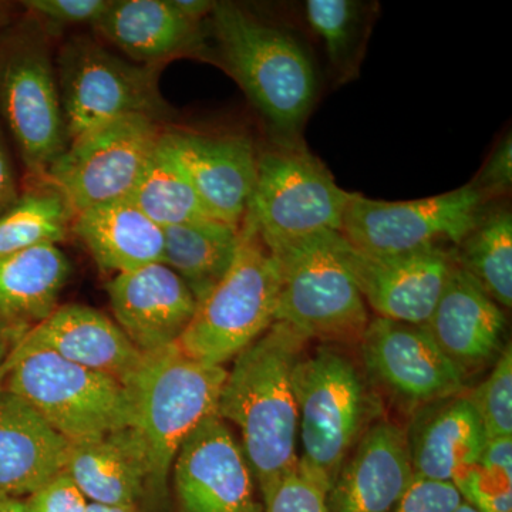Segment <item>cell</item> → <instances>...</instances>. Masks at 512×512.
<instances>
[{"instance_id":"19","label":"cell","mask_w":512,"mask_h":512,"mask_svg":"<svg viewBox=\"0 0 512 512\" xmlns=\"http://www.w3.org/2000/svg\"><path fill=\"white\" fill-rule=\"evenodd\" d=\"M406 433L390 421L365 431L328 494L329 512H392L414 480Z\"/></svg>"},{"instance_id":"4","label":"cell","mask_w":512,"mask_h":512,"mask_svg":"<svg viewBox=\"0 0 512 512\" xmlns=\"http://www.w3.org/2000/svg\"><path fill=\"white\" fill-rule=\"evenodd\" d=\"M227 370L184 355L177 345L144 355L127 383L133 424L147 458V493L161 497L178 450L215 413Z\"/></svg>"},{"instance_id":"33","label":"cell","mask_w":512,"mask_h":512,"mask_svg":"<svg viewBox=\"0 0 512 512\" xmlns=\"http://www.w3.org/2000/svg\"><path fill=\"white\" fill-rule=\"evenodd\" d=\"M488 440L512 437V349H503L490 375L468 394Z\"/></svg>"},{"instance_id":"13","label":"cell","mask_w":512,"mask_h":512,"mask_svg":"<svg viewBox=\"0 0 512 512\" xmlns=\"http://www.w3.org/2000/svg\"><path fill=\"white\" fill-rule=\"evenodd\" d=\"M333 247L377 318L412 325H426L454 266L448 247L367 254L352 247L339 232L333 235Z\"/></svg>"},{"instance_id":"36","label":"cell","mask_w":512,"mask_h":512,"mask_svg":"<svg viewBox=\"0 0 512 512\" xmlns=\"http://www.w3.org/2000/svg\"><path fill=\"white\" fill-rule=\"evenodd\" d=\"M470 184L491 204L507 201L512 188V137L510 131L495 143L490 156Z\"/></svg>"},{"instance_id":"12","label":"cell","mask_w":512,"mask_h":512,"mask_svg":"<svg viewBox=\"0 0 512 512\" xmlns=\"http://www.w3.org/2000/svg\"><path fill=\"white\" fill-rule=\"evenodd\" d=\"M164 124L127 116L86 131L70 141L47 171L74 214L126 200L163 136Z\"/></svg>"},{"instance_id":"9","label":"cell","mask_w":512,"mask_h":512,"mask_svg":"<svg viewBox=\"0 0 512 512\" xmlns=\"http://www.w3.org/2000/svg\"><path fill=\"white\" fill-rule=\"evenodd\" d=\"M302 456L298 464L329 488L365 429L369 397L352 359L329 346L302 355L292 375Z\"/></svg>"},{"instance_id":"32","label":"cell","mask_w":512,"mask_h":512,"mask_svg":"<svg viewBox=\"0 0 512 512\" xmlns=\"http://www.w3.org/2000/svg\"><path fill=\"white\" fill-rule=\"evenodd\" d=\"M451 483L478 512H512V437L488 440L480 461Z\"/></svg>"},{"instance_id":"8","label":"cell","mask_w":512,"mask_h":512,"mask_svg":"<svg viewBox=\"0 0 512 512\" xmlns=\"http://www.w3.org/2000/svg\"><path fill=\"white\" fill-rule=\"evenodd\" d=\"M256 177L247 217L266 247L319 234L339 232L350 194L336 184L303 138L275 140L256 148Z\"/></svg>"},{"instance_id":"2","label":"cell","mask_w":512,"mask_h":512,"mask_svg":"<svg viewBox=\"0 0 512 512\" xmlns=\"http://www.w3.org/2000/svg\"><path fill=\"white\" fill-rule=\"evenodd\" d=\"M306 340L284 322L235 357L215 413L241 430L242 450L264 500L298 464L292 375Z\"/></svg>"},{"instance_id":"34","label":"cell","mask_w":512,"mask_h":512,"mask_svg":"<svg viewBox=\"0 0 512 512\" xmlns=\"http://www.w3.org/2000/svg\"><path fill=\"white\" fill-rule=\"evenodd\" d=\"M328 494L326 485L296 464L265 498V512H329Z\"/></svg>"},{"instance_id":"5","label":"cell","mask_w":512,"mask_h":512,"mask_svg":"<svg viewBox=\"0 0 512 512\" xmlns=\"http://www.w3.org/2000/svg\"><path fill=\"white\" fill-rule=\"evenodd\" d=\"M278 266L254 222L245 215L237 254L177 342L185 356L205 365L235 359L276 322Z\"/></svg>"},{"instance_id":"21","label":"cell","mask_w":512,"mask_h":512,"mask_svg":"<svg viewBox=\"0 0 512 512\" xmlns=\"http://www.w3.org/2000/svg\"><path fill=\"white\" fill-rule=\"evenodd\" d=\"M424 326L464 377L497 356L507 320L476 279L454 264Z\"/></svg>"},{"instance_id":"3","label":"cell","mask_w":512,"mask_h":512,"mask_svg":"<svg viewBox=\"0 0 512 512\" xmlns=\"http://www.w3.org/2000/svg\"><path fill=\"white\" fill-rule=\"evenodd\" d=\"M53 39L28 12L0 28V121L25 170V183L46 180L70 144Z\"/></svg>"},{"instance_id":"45","label":"cell","mask_w":512,"mask_h":512,"mask_svg":"<svg viewBox=\"0 0 512 512\" xmlns=\"http://www.w3.org/2000/svg\"><path fill=\"white\" fill-rule=\"evenodd\" d=\"M13 345H15V343L10 342V340H0V367H2L6 357H8Z\"/></svg>"},{"instance_id":"20","label":"cell","mask_w":512,"mask_h":512,"mask_svg":"<svg viewBox=\"0 0 512 512\" xmlns=\"http://www.w3.org/2000/svg\"><path fill=\"white\" fill-rule=\"evenodd\" d=\"M131 62L161 66L180 59L210 60L204 23L185 19L171 0H111L92 26Z\"/></svg>"},{"instance_id":"42","label":"cell","mask_w":512,"mask_h":512,"mask_svg":"<svg viewBox=\"0 0 512 512\" xmlns=\"http://www.w3.org/2000/svg\"><path fill=\"white\" fill-rule=\"evenodd\" d=\"M0 512H25L23 498L0 494Z\"/></svg>"},{"instance_id":"1","label":"cell","mask_w":512,"mask_h":512,"mask_svg":"<svg viewBox=\"0 0 512 512\" xmlns=\"http://www.w3.org/2000/svg\"><path fill=\"white\" fill-rule=\"evenodd\" d=\"M208 20L210 60L239 84L275 140L303 138L319 97L315 63L288 29L245 6L217 2Z\"/></svg>"},{"instance_id":"6","label":"cell","mask_w":512,"mask_h":512,"mask_svg":"<svg viewBox=\"0 0 512 512\" xmlns=\"http://www.w3.org/2000/svg\"><path fill=\"white\" fill-rule=\"evenodd\" d=\"M333 231L271 245L279 274L276 322L306 340L359 343L369 309L333 247Z\"/></svg>"},{"instance_id":"27","label":"cell","mask_w":512,"mask_h":512,"mask_svg":"<svg viewBox=\"0 0 512 512\" xmlns=\"http://www.w3.org/2000/svg\"><path fill=\"white\" fill-rule=\"evenodd\" d=\"M163 231V264L183 279L200 302L234 261L241 227L205 220L171 225Z\"/></svg>"},{"instance_id":"44","label":"cell","mask_w":512,"mask_h":512,"mask_svg":"<svg viewBox=\"0 0 512 512\" xmlns=\"http://www.w3.org/2000/svg\"><path fill=\"white\" fill-rule=\"evenodd\" d=\"M12 20V15H10V6L8 3L0 2V28L9 23Z\"/></svg>"},{"instance_id":"23","label":"cell","mask_w":512,"mask_h":512,"mask_svg":"<svg viewBox=\"0 0 512 512\" xmlns=\"http://www.w3.org/2000/svg\"><path fill=\"white\" fill-rule=\"evenodd\" d=\"M69 444L22 397L0 389V494L35 493L64 471Z\"/></svg>"},{"instance_id":"43","label":"cell","mask_w":512,"mask_h":512,"mask_svg":"<svg viewBox=\"0 0 512 512\" xmlns=\"http://www.w3.org/2000/svg\"><path fill=\"white\" fill-rule=\"evenodd\" d=\"M86 512H140L137 507L89 503Z\"/></svg>"},{"instance_id":"39","label":"cell","mask_w":512,"mask_h":512,"mask_svg":"<svg viewBox=\"0 0 512 512\" xmlns=\"http://www.w3.org/2000/svg\"><path fill=\"white\" fill-rule=\"evenodd\" d=\"M9 143L8 134L0 121V215L18 201L22 192V184Z\"/></svg>"},{"instance_id":"16","label":"cell","mask_w":512,"mask_h":512,"mask_svg":"<svg viewBox=\"0 0 512 512\" xmlns=\"http://www.w3.org/2000/svg\"><path fill=\"white\" fill-rule=\"evenodd\" d=\"M163 143L215 220L241 227L256 177V146L245 134L164 127Z\"/></svg>"},{"instance_id":"35","label":"cell","mask_w":512,"mask_h":512,"mask_svg":"<svg viewBox=\"0 0 512 512\" xmlns=\"http://www.w3.org/2000/svg\"><path fill=\"white\" fill-rule=\"evenodd\" d=\"M111 0H26L22 8L35 16L53 37L73 26H93L110 6Z\"/></svg>"},{"instance_id":"17","label":"cell","mask_w":512,"mask_h":512,"mask_svg":"<svg viewBox=\"0 0 512 512\" xmlns=\"http://www.w3.org/2000/svg\"><path fill=\"white\" fill-rule=\"evenodd\" d=\"M39 350L109 376L124 386L136 375L144 357L109 316L90 306L69 303L57 306L52 315L20 336L0 367V383L10 367Z\"/></svg>"},{"instance_id":"24","label":"cell","mask_w":512,"mask_h":512,"mask_svg":"<svg viewBox=\"0 0 512 512\" xmlns=\"http://www.w3.org/2000/svg\"><path fill=\"white\" fill-rule=\"evenodd\" d=\"M64 473L89 503L137 507L147 493V458L131 427L72 441Z\"/></svg>"},{"instance_id":"14","label":"cell","mask_w":512,"mask_h":512,"mask_svg":"<svg viewBox=\"0 0 512 512\" xmlns=\"http://www.w3.org/2000/svg\"><path fill=\"white\" fill-rule=\"evenodd\" d=\"M367 373L403 403L426 406L464 393V377L424 325L376 318L362 339Z\"/></svg>"},{"instance_id":"25","label":"cell","mask_w":512,"mask_h":512,"mask_svg":"<svg viewBox=\"0 0 512 512\" xmlns=\"http://www.w3.org/2000/svg\"><path fill=\"white\" fill-rule=\"evenodd\" d=\"M72 232L104 272L119 275L163 262V228L128 198L79 212Z\"/></svg>"},{"instance_id":"31","label":"cell","mask_w":512,"mask_h":512,"mask_svg":"<svg viewBox=\"0 0 512 512\" xmlns=\"http://www.w3.org/2000/svg\"><path fill=\"white\" fill-rule=\"evenodd\" d=\"M128 200L161 228L215 220L202 204L183 168L168 153L163 138H160Z\"/></svg>"},{"instance_id":"26","label":"cell","mask_w":512,"mask_h":512,"mask_svg":"<svg viewBox=\"0 0 512 512\" xmlns=\"http://www.w3.org/2000/svg\"><path fill=\"white\" fill-rule=\"evenodd\" d=\"M70 265L57 245L0 256V315L28 330L52 315L69 281Z\"/></svg>"},{"instance_id":"37","label":"cell","mask_w":512,"mask_h":512,"mask_svg":"<svg viewBox=\"0 0 512 512\" xmlns=\"http://www.w3.org/2000/svg\"><path fill=\"white\" fill-rule=\"evenodd\" d=\"M463 501L451 481L414 477L392 512H456Z\"/></svg>"},{"instance_id":"40","label":"cell","mask_w":512,"mask_h":512,"mask_svg":"<svg viewBox=\"0 0 512 512\" xmlns=\"http://www.w3.org/2000/svg\"><path fill=\"white\" fill-rule=\"evenodd\" d=\"M175 9L184 16L185 19L194 23L205 22L215 8V3L210 0H171Z\"/></svg>"},{"instance_id":"18","label":"cell","mask_w":512,"mask_h":512,"mask_svg":"<svg viewBox=\"0 0 512 512\" xmlns=\"http://www.w3.org/2000/svg\"><path fill=\"white\" fill-rule=\"evenodd\" d=\"M107 295L117 325L141 355L177 345L198 306L191 289L163 262L114 276Z\"/></svg>"},{"instance_id":"22","label":"cell","mask_w":512,"mask_h":512,"mask_svg":"<svg viewBox=\"0 0 512 512\" xmlns=\"http://www.w3.org/2000/svg\"><path fill=\"white\" fill-rule=\"evenodd\" d=\"M414 476L451 481L478 463L487 446L483 421L468 394L419 407L406 433Z\"/></svg>"},{"instance_id":"29","label":"cell","mask_w":512,"mask_h":512,"mask_svg":"<svg viewBox=\"0 0 512 512\" xmlns=\"http://www.w3.org/2000/svg\"><path fill=\"white\" fill-rule=\"evenodd\" d=\"M454 264L503 309L512 306V212L508 201L491 205L476 227L451 248Z\"/></svg>"},{"instance_id":"10","label":"cell","mask_w":512,"mask_h":512,"mask_svg":"<svg viewBox=\"0 0 512 512\" xmlns=\"http://www.w3.org/2000/svg\"><path fill=\"white\" fill-rule=\"evenodd\" d=\"M2 383L69 443L133 424V402L124 384L53 353L39 350L23 356Z\"/></svg>"},{"instance_id":"38","label":"cell","mask_w":512,"mask_h":512,"mask_svg":"<svg viewBox=\"0 0 512 512\" xmlns=\"http://www.w3.org/2000/svg\"><path fill=\"white\" fill-rule=\"evenodd\" d=\"M25 512H86L89 501L64 471L23 498Z\"/></svg>"},{"instance_id":"30","label":"cell","mask_w":512,"mask_h":512,"mask_svg":"<svg viewBox=\"0 0 512 512\" xmlns=\"http://www.w3.org/2000/svg\"><path fill=\"white\" fill-rule=\"evenodd\" d=\"M74 217L55 184L49 180L25 183L18 201L0 215V256L66 241Z\"/></svg>"},{"instance_id":"41","label":"cell","mask_w":512,"mask_h":512,"mask_svg":"<svg viewBox=\"0 0 512 512\" xmlns=\"http://www.w3.org/2000/svg\"><path fill=\"white\" fill-rule=\"evenodd\" d=\"M25 332L26 330L16 328L8 319L0 315V340H10V342L16 343Z\"/></svg>"},{"instance_id":"28","label":"cell","mask_w":512,"mask_h":512,"mask_svg":"<svg viewBox=\"0 0 512 512\" xmlns=\"http://www.w3.org/2000/svg\"><path fill=\"white\" fill-rule=\"evenodd\" d=\"M379 9V3L362 0L303 3V18L312 35L322 43L335 86H343L360 76Z\"/></svg>"},{"instance_id":"15","label":"cell","mask_w":512,"mask_h":512,"mask_svg":"<svg viewBox=\"0 0 512 512\" xmlns=\"http://www.w3.org/2000/svg\"><path fill=\"white\" fill-rule=\"evenodd\" d=\"M184 512L254 511V476L227 421L212 413L195 427L173 463Z\"/></svg>"},{"instance_id":"11","label":"cell","mask_w":512,"mask_h":512,"mask_svg":"<svg viewBox=\"0 0 512 512\" xmlns=\"http://www.w3.org/2000/svg\"><path fill=\"white\" fill-rule=\"evenodd\" d=\"M491 205L470 183L410 201L373 200L352 192L339 234L352 247L375 255L453 248Z\"/></svg>"},{"instance_id":"46","label":"cell","mask_w":512,"mask_h":512,"mask_svg":"<svg viewBox=\"0 0 512 512\" xmlns=\"http://www.w3.org/2000/svg\"><path fill=\"white\" fill-rule=\"evenodd\" d=\"M456 512H478L476 508L473 507V505H470L466 503V501H463V504L460 505V507L457 508Z\"/></svg>"},{"instance_id":"7","label":"cell","mask_w":512,"mask_h":512,"mask_svg":"<svg viewBox=\"0 0 512 512\" xmlns=\"http://www.w3.org/2000/svg\"><path fill=\"white\" fill-rule=\"evenodd\" d=\"M69 141L127 116L164 124L173 114L160 90L161 66H144L107 49L93 36H70L55 57Z\"/></svg>"}]
</instances>
